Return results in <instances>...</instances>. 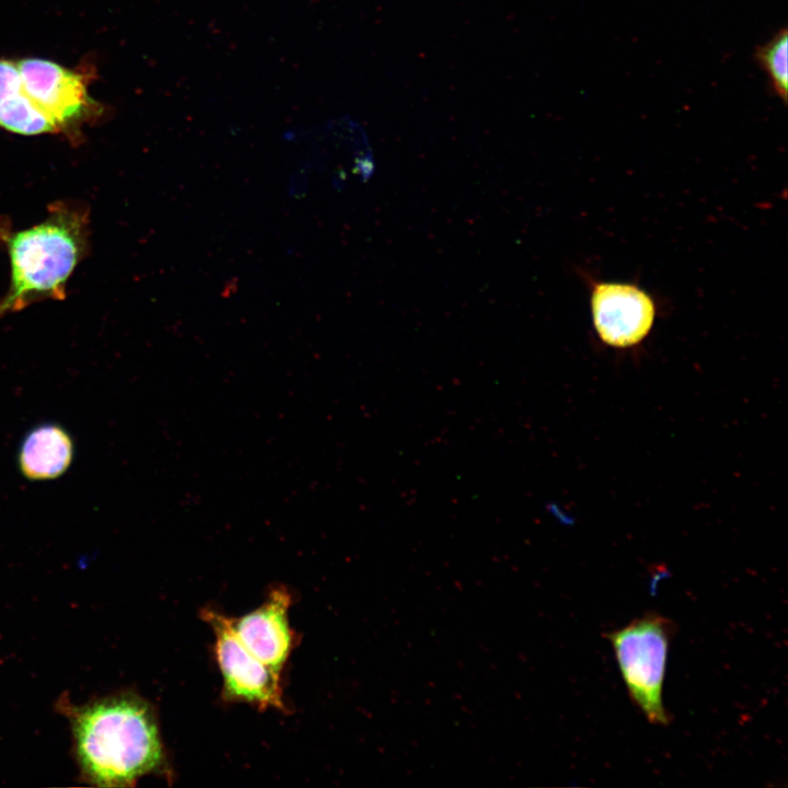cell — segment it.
Returning a JSON list of instances; mask_svg holds the SVG:
<instances>
[{
    "mask_svg": "<svg viewBox=\"0 0 788 788\" xmlns=\"http://www.w3.org/2000/svg\"><path fill=\"white\" fill-rule=\"evenodd\" d=\"M88 209L56 202L39 223L0 231L10 260V285L0 299V318L44 300H62L67 282L86 254Z\"/></svg>",
    "mask_w": 788,
    "mask_h": 788,
    "instance_id": "2",
    "label": "cell"
},
{
    "mask_svg": "<svg viewBox=\"0 0 788 788\" xmlns=\"http://www.w3.org/2000/svg\"><path fill=\"white\" fill-rule=\"evenodd\" d=\"M755 59L767 73L773 91L786 103L788 93L787 28H781L772 39L760 46L755 51Z\"/></svg>",
    "mask_w": 788,
    "mask_h": 788,
    "instance_id": "10",
    "label": "cell"
},
{
    "mask_svg": "<svg viewBox=\"0 0 788 788\" xmlns=\"http://www.w3.org/2000/svg\"><path fill=\"white\" fill-rule=\"evenodd\" d=\"M74 444L60 425L46 422L30 430L20 444L18 466L28 480H50L70 467Z\"/></svg>",
    "mask_w": 788,
    "mask_h": 788,
    "instance_id": "8",
    "label": "cell"
},
{
    "mask_svg": "<svg viewBox=\"0 0 788 788\" xmlns=\"http://www.w3.org/2000/svg\"><path fill=\"white\" fill-rule=\"evenodd\" d=\"M216 636L215 652L228 699L244 700L260 708L285 710L279 673L256 658L236 636L231 618L212 610L202 611Z\"/></svg>",
    "mask_w": 788,
    "mask_h": 788,
    "instance_id": "6",
    "label": "cell"
},
{
    "mask_svg": "<svg viewBox=\"0 0 788 788\" xmlns=\"http://www.w3.org/2000/svg\"><path fill=\"white\" fill-rule=\"evenodd\" d=\"M0 127L23 136L60 134L53 120L23 92L0 106Z\"/></svg>",
    "mask_w": 788,
    "mask_h": 788,
    "instance_id": "9",
    "label": "cell"
},
{
    "mask_svg": "<svg viewBox=\"0 0 788 788\" xmlns=\"http://www.w3.org/2000/svg\"><path fill=\"white\" fill-rule=\"evenodd\" d=\"M68 718L80 777L97 787H130L164 765L151 706L130 692L73 705L58 702Z\"/></svg>",
    "mask_w": 788,
    "mask_h": 788,
    "instance_id": "1",
    "label": "cell"
},
{
    "mask_svg": "<svg viewBox=\"0 0 788 788\" xmlns=\"http://www.w3.org/2000/svg\"><path fill=\"white\" fill-rule=\"evenodd\" d=\"M290 601L289 592L285 588H277L262 606L237 619H231L242 644L277 672L287 661L293 642L288 623Z\"/></svg>",
    "mask_w": 788,
    "mask_h": 788,
    "instance_id": "7",
    "label": "cell"
},
{
    "mask_svg": "<svg viewBox=\"0 0 788 788\" xmlns=\"http://www.w3.org/2000/svg\"><path fill=\"white\" fill-rule=\"evenodd\" d=\"M23 92L53 120L60 134L104 114V106L89 94V69H69L42 58L16 60Z\"/></svg>",
    "mask_w": 788,
    "mask_h": 788,
    "instance_id": "4",
    "label": "cell"
},
{
    "mask_svg": "<svg viewBox=\"0 0 788 788\" xmlns=\"http://www.w3.org/2000/svg\"><path fill=\"white\" fill-rule=\"evenodd\" d=\"M594 331L602 343L626 349L644 341L654 326L659 305L637 282L586 276Z\"/></svg>",
    "mask_w": 788,
    "mask_h": 788,
    "instance_id": "5",
    "label": "cell"
},
{
    "mask_svg": "<svg viewBox=\"0 0 788 788\" xmlns=\"http://www.w3.org/2000/svg\"><path fill=\"white\" fill-rule=\"evenodd\" d=\"M21 74L16 60L0 58V106L21 91Z\"/></svg>",
    "mask_w": 788,
    "mask_h": 788,
    "instance_id": "11",
    "label": "cell"
},
{
    "mask_svg": "<svg viewBox=\"0 0 788 788\" xmlns=\"http://www.w3.org/2000/svg\"><path fill=\"white\" fill-rule=\"evenodd\" d=\"M672 621L658 613H646L625 627L605 634L611 641L629 696L652 725L670 722L662 686Z\"/></svg>",
    "mask_w": 788,
    "mask_h": 788,
    "instance_id": "3",
    "label": "cell"
}]
</instances>
